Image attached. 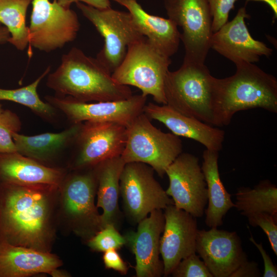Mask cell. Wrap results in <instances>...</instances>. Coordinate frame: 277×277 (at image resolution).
Instances as JSON below:
<instances>
[{
  "label": "cell",
  "instance_id": "obj_33",
  "mask_svg": "<svg viewBox=\"0 0 277 277\" xmlns=\"http://www.w3.org/2000/svg\"><path fill=\"white\" fill-rule=\"evenodd\" d=\"M237 0H207L212 17V31L214 33L228 22L230 11Z\"/></svg>",
  "mask_w": 277,
  "mask_h": 277
},
{
  "label": "cell",
  "instance_id": "obj_6",
  "mask_svg": "<svg viewBox=\"0 0 277 277\" xmlns=\"http://www.w3.org/2000/svg\"><path fill=\"white\" fill-rule=\"evenodd\" d=\"M182 150L179 136L155 127L143 112L127 127L126 144L121 157L125 163L146 164L163 177Z\"/></svg>",
  "mask_w": 277,
  "mask_h": 277
},
{
  "label": "cell",
  "instance_id": "obj_28",
  "mask_svg": "<svg viewBox=\"0 0 277 277\" xmlns=\"http://www.w3.org/2000/svg\"><path fill=\"white\" fill-rule=\"evenodd\" d=\"M32 0H0V23L8 30V42L23 51L29 45V29L26 24L27 9Z\"/></svg>",
  "mask_w": 277,
  "mask_h": 277
},
{
  "label": "cell",
  "instance_id": "obj_11",
  "mask_svg": "<svg viewBox=\"0 0 277 277\" xmlns=\"http://www.w3.org/2000/svg\"><path fill=\"white\" fill-rule=\"evenodd\" d=\"M29 47L48 52L73 41L80 29L76 13L56 0H32Z\"/></svg>",
  "mask_w": 277,
  "mask_h": 277
},
{
  "label": "cell",
  "instance_id": "obj_13",
  "mask_svg": "<svg viewBox=\"0 0 277 277\" xmlns=\"http://www.w3.org/2000/svg\"><path fill=\"white\" fill-rule=\"evenodd\" d=\"M46 102L64 114L71 124L85 122H108L128 127L144 112L147 96L141 94L120 101L82 102L70 97L46 95Z\"/></svg>",
  "mask_w": 277,
  "mask_h": 277
},
{
  "label": "cell",
  "instance_id": "obj_24",
  "mask_svg": "<svg viewBox=\"0 0 277 277\" xmlns=\"http://www.w3.org/2000/svg\"><path fill=\"white\" fill-rule=\"evenodd\" d=\"M126 163L121 156L106 160L95 166L97 187L96 206L103 209L102 228L112 224L118 228L122 214L118 205L120 180Z\"/></svg>",
  "mask_w": 277,
  "mask_h": 277
},
{
  "label": "cell",
  "instance_id": "obj_18",
  "mask_svg": "<svg viewBox=\"0 0 277 277\" xmlns=\"http://www.w3.org/2000/svg\"><path fill=\"white\" fill-rule=\"evenodd\" d=\"M138 224L136 231L124 235L126 245L134 255L136 277H160L164 265L160 259V242L165 217L161 209L152 211Z\"/></svg>",
  "mask_w": 277,
  "mask_h": 277
},
{
  "label": "cell",
  "instance_id": "obj_38",
  "mask_svg": "<svg viewBox=\"0 0 277 277\" xmlns=\"http://www.w3.org/2000/svg\"><path fill=\"white\" fill-rule=\"evenodd\" d=\"M10 36L7 28L0 26V44L8 42Z\"/></svg>",
  "mask_w": 277,
  "mask_h": 277
},
{
  "label": "cell",
  "instance_id": "obj_31",
  "mask_svg": "<svg viewBox=\"0 0 277 277\" xmlns=\"http://www.w3.org/2000/svg\"><path fill=\"white\" fill-rule=\"evenodd\" d=\"M170 275L173 277H213L196 252L181 260Z\"/></svg>",
  "mask_w": 277,
  "mask_h": 277
},
{
  "label": "cell",
  "instance_id": "obj_36",
  "mask_svg": "<svg viewBox=\"0 0 277 277\" xmlns=\"http://www.w3.org/2000/svg\"><path fill=\"white\" fill-rule=\"evenodd\" d=\"M261 273L255 261L247 260L241 264L231 274L230 277H259Z\"/></svg>",
  "mask_w": 277,
  "mask_h": 277
},
{
  "label": "cell",
  "instance_id": "obj_10",
  "mask_svg": "<svg viewBox=\"0 0 277 277\" xmlns=\"http://www.w3.org/2000/svg\"><path fill=\"white\" fill-rule=\"evenodd\" d=\"M127 138V127L108 122L82 123L75 141L68 168L78 170L94 167L121 156Z\"/></svg>",
  "mask_w": 277,
  "mask_h": 277
},
{
  "label": "cell",
  "instance_id": "obj_3",
  "mask_svg": "<svg viewBox=\"0 0 277 277\" xmlns=\"http://www.w3.org/2000/svg\"><path fill=\"white\" fill-rule=\"evenodd\" d=\"M235 73L214 81V126L228 125L238 112L260 108L277 113V80L256 65H235Z\"/></svg>",
  "mask_w": 277,
  "mask_h": 277
},
{
  "label": "cell",
  "instance_id": "obj_19",
  "mask_svg": "<svg viewBox=\"0 0 277 277\" xmlns=\"http://www.w3.org/2000/svg\"><path fill=\"white\" fill-rule=\"evenodd\" d=\"M144 113L151 120L163 123L172 133L193 140L206 149L219 152L222 148L225 132L194 117L183 115L167 105L149 102Z\"/></svg>",
  "mask_w": 277,
  "mask_h": 277
},
{
  "label": "cell",
  "instance_id": "obj_29",
  "mask_svg": "<svg viewBox=\"0 0 277 277\" xmlns=\"http://www.w3.org/2000/svg\"><path fill=\"white\" fill-rule=\"evenodd\" d=\"M21 127L19 116L10 110L3 109L0 113V153L17 152L12 134L18 133Z\"/></svg>",
  "mask_w": 277,
  "mask_h": 277
},
{
  "label": "cell",
  "instance_id": "obj_12",
  "mask_svg": "<svg viewBox=\"0 0 277 277\" xmlns=\"http://www.w3.org/2000/svg\"><path fill=\"white\" fill-rule=\"evenodd\" d=\"M164 6L168 18L182 28L183 61L205 64L213 33L207 0H165Z\"/></svg>",
  "mask_w": 277,
  "mask_h": 277
},
{
  "label": "cell",
  "instance_id": "obj_23",
  "mask_svg": "<svg viewBox=\"0 0 277 277\" xmlns=\"http://www.w3.org/2000/svg\"><path fill=\"white\" fill-rule=\"evenodd\" d=\"M113 1L128 10L140 32L161 53L170 57L177 51L181 33L172 20L148 13L136 0Z\"/></svg>",
  "mask_w": 277,
  "mask_h": 277
},
{
  "label": "cell",
  "instance_id": "obj_20",
  "mask_svg": "<svg viewBox=\"0 0 277 277\" xmlns=\"http://www.w3.org/2000/svg\"><path fill=\"white\" fill-rule=\"evenodd\" d=\"M61 260L50 252L11 244L0 240V277H27L46 273L60 276Z\"/></svg>",
  "mask_w": 277,
  "mask_h": 277
},
{
  "label": "cell",
  "instance_id": "obj_16",
  "mask_svg": "<svg viewBox=\"0 0 277 277\" xmlns=\"http://www.w3.org/2000/svg\"><path fill=\"white\" fill-rule=\"evenodd\" d=\"M195 252L213 277H230L241 264L248 260L236 232L217 228L199 230Z\"/></svg>",
  "mask_w": 277,
  "mask_h": 277
},
{
  "label": "cell",
  "instance_id": "obj_15",
  "mask_svg": "<svg viewBox=\"0 0 277 277\" xmlns=\"http://www.w3.org/2000/svg\"><path fill=\"white\" fill-rule=\"evenodd\" d=\"M165 224L160 242L165 276L172 271L183 259L195 253L199 231L196 218L188 212L168 206L164 212Z\"/></svg>",
  "mask_w": 277,
  "mask_h": 277
},
{
  "label": "cell",
  "instance_id": "obj_21",
  "mask_svg": "<svg viewBox=\"0 0 277 277\" xmlns=\"http://www.w3.org/2000/svg\"><path fill=\"white\" fill-rule=\"evenodd\" d=\"M82 123L71 124L60 132H46L33 136L13 133L18 153L44 165L51 164L71 152Z\"/></svg>",
  "mask_w": 277,
  "mask_h": 277
},
{
  "label": "cell",
  "instance_id": "obj_37",
  "mask_svg": "<svg viewBox=\"0 0 277 277\" xmlns=\"http://www.w3.org/2000/svg\"><path fill=\"white\" fill-rule=\"evenodd\" d=\"M61 6L65 7H70V5L75 3L81 2L86 5L98 9H106L111 7L109 0H56Z\"/></svg>",
  "mask_w": 277,
  "mask_h": 277
},
{
  "label": "cell",
  "instance_id": "obj_39",
  "mask_svg": "<svg viewBox=\"0 0 277 277\" xmlns=\"http://www.w3.org/2000/svg\"><path fill=\"white\" fill-rule=\"evenodd\" d=\"M248 1H261L267 4L272 10L274 18L277 17V0H246Z\"/></svg>",
  "mask_w": 277,
  "mask_h": 277
},
{
  "label": "cell",
  "instance_id": "obj_27",
  "mask_svg": "<svg viewBox=\"0 0 277 277\" xmlns=\"http://www.w3.org/2000/svg\"><path fill=\"white\" fill-rule=\"evenodd\" d=\"M50 71L48 67L33 82L25 87L14 89L0 88V101L17 103L29 108L35 114L52 124L57 123L60 112L39 97L37 89L41 81Z\"/></svg>",
  "mask_w": 277,
  "mask_h": 277
},
{
  "label": "cell",
  "instance_id": "obj_9",
  "mask_svg": "<svg viewBox=\"0 0 277 277\" xmlns=\"http://www.w3.org/2000/svg\"><path fill=\"white\" fill-rule=\"evenodd\" d=\"M154 170L141 162L126 163L120 180V195L125 214L134 224L152 211L165 209L173 204L154 177Z\"/></svg>",
  "mask_w": 277,
  "mask_h": 277
},
{
  "label": "cell",
  "instance_id": "obj_30",
  "mask_svg": "<svg viewBox=\"0 0 277 277\" xmlns=\"http://www.w3.org/2000/svg\"><path fill=\"white\" fill-rule=\"evenodd\" d=\"M88 246L92 250L105 252L108 250L119 249L125 245L124 235L112 224H108L88 240Z\"/></svg>",
  "mask_w": 277,
  "mask_h": 277
},
{
  "label": "cell",
  "instance_id": "obj_2",
  "mask_svg": "<svg viewBox=\"0 0 277 277\" xmlns=\"http://www.w3.org/2000/svg\"><path fill=\"white\" fill-rule=\"evenodd\" d=\"M112 73L96 57L72 48L63 55L57 68L48 74L47 86L55 95L82 102L115 101L133 94L128 86L116 83Z\"/></svg>",
  "mask_w": 277,
  "mask_h": 277
},
{
  "label": "cell",
  "instance_id": "obj_5",
  "mask_svg": "<svg viewBox=\"0 0 277 277\" xmlns=\"http://www.w3.org/2000/svg\"><path fill=\"white\" fill-rule=\"evenodd\" d=\"M171 61L145 37L128 48L122 63L112 73L117 84L138 88L158 104L166 105L165 82Z\"/></svg>",
  "mask_w": 277,
  "mask_h": 277
},
{
  "label": "cell",
  "instance_id": "obj_22",
  "mask_svg": "<svg viewBox=\"0 0 277 277\" xmlns=\"http://www.w3.org/2000/svg\"><path fill=\"white\" fill-rule=\"evenodd\" d=\"M67 174L64 168L44 165L17 152L0 153V184L60 187Z\"/></svg>",
  "mask_w": 277,
  "mask_h": 277
},
{
  "label": "cell",
  "instance_id": "obj_25",
  "mask_svg": "<svg viewBox=\"0 0 277 277\" xmlns=\"http://www.w3.org/2000/svg\"><path fill=\"white\" fill-rule=\"evenodd\" d=\"M201 169L207 185L208 206L205 209V223L210 228L223 225V219L235 204L231 194L225 188L220 176L219 152L205 149L203 153Z\"/></svg>",
  "mask_w": 277,
  "mask_h": 277
},
{
  "label": "cell",
  "instance_id": "obj_34",
  "mask_svg": "<svg viewBox=\"0 0 277 277\" xmlns=\"http://www.w3.org/2000/svg\"><path fill=\"white\" fill-rule=\"evenodd\" d=\"M103 261L106 268L113 269L122 275L127 274L128 266L116 249H112L104 252Z\"/></svg>",
  "mask_w": 277,
  "mask_h": 277
},
{
  "label": "cell",
  "instance_id": "obj_7",
  "mask_svg": "<svg viewBox=\"0 0 277 277\" xmlns=\"http://www.w3.org/2000/svg\"><path fill=\"white\" fill-rule=\"evenodd\" d=\"M77 7L103 37L104 44L96 58L112 73L120 65L128 47L145 37L128 12L98 9L78 2Z\"/></svg>",
  "mask_w": 277,
  "mask_h": 277
},
{
  "label": "cell",
  "instance_id": "obj_1",
  "mask_svg": "<svg viewBox=\"0 0 277 277\" xmlns=\"http://www.w3.org/2000/svg\"><path fill=\"white\" fill-rule=\"evenodd\" d=\"M60 187L0 184V240L50 252L52 213Z\"/></svg>",
  "mask_w": 277,
  "mask_h": 277
},
{
  "label": "cell",
  "instance_id": "obj_40",
  "mask_svg": "<svg viewBox=\"0 0 277 277\" xmlns=\"http://www.w3.org/2000/svg\"><path fill=\"white\" fill-rule=\"evenodd\" d=\"M3 110V107H2V104L0 103V113H1V112Z\"/></svg>",
  "mask_w": 277,
  "mask_h": 277
},
{
  "label": "cell",
  "instance_id": "obj_8",
  "mask_svg": "<svg viewBox=\"0 0 277 277\" xmlns=\"http://www.w3.org/2000/svg\"><path fill=\"white\" fill-rule=\"evenodd\" d=\"M72 171L60 186L62 206L74 232L88 240L102 229L101 214L95 204V169Z\"/></svg>",
  "mask_w": 277,
  "mask_h": 277
},
{
  "label": "cell",
  "instance_id": "obj_35",
  "mask_svg": "<svg viewBox=\"0 0 277 277\" xmlns=\"http://www.w3.org/2000/svg\"><path fill=\"white\" fill-rule=\"evenodd\" d=\"M250 241L254 245L261 253L264 261V270L263 274V277H276L277 268L274 265L266 251L263 247L261 243H258L253 239L252 235L249 238Z\"/></svg>",
  "mask_w": 277,
  "mask_h": 277
},
{
  "label": "cell",
  "instance_id": "obj_41",
  "mask_svg": "<svg viewBox=\"0 0 277 277\" xmlns=\"http://www.w3.org/2000/svg\"><path fill=\"white\" fill-rule=\"evenodd\" d=\"M1 26V25H0Z\"/></svg>",
  "mask_w": 277,
  "mask_h": 277
},
{
  "label": "cell",
  "instance_id": "obj_17",
  "mask_svg": "<svg viewBox=\"0 0 277 277\" xmlns=\"http://www.w3.org/2000/svg\"><path fill=\"white\" fill-rule=\"evenodd\" d=\"M250 18L245 7L240 8L235 17L212 33L210 48L235 65L253 63L262 56L269 57L273 50L251 35L245 19Z\"/></svg>",
  "mask_w": 277,
  "mask_h": 277
},
{
  "label": "cell",
  "instance_id": "obj_14",
  "mask_svg": "<svg viewBox=\"0 0 277 277\" xmlns=\"http://www.w3.org/2000/svg\"><path fill=\"white\" fill-rule=\"evenodd\" d=\"M166 174L169 184L165 191L172 197L174 205L195 218L203 216L208 193L199 158L189 153H181L168 167Z\"/></svg>",
  "mask_w": 277,
  "mask_h": 277
},
{
  "label": "cell",
  "instance_id": "obj_4",
  "mask_svg": "<svg viewBox=\"0 0 277 277\" xmlns=\"http://www.w3.org/2000/svg\"><path fill=\"white\" fill-rule=\"evenodd\" d=\"M205 64L183 61L168 72L164 92L168 106L179 113L214 126V81Z\"/></svg>",
  "mask_w": 277,
  "mask_h": 277
},
{
  "label": "cell",
  "instance_id": "obj_32",
  "mask_svg": "<svg viewBox=\"0 0 277 277\" xmlns=\"http://www.w3.org/2000/svg\"><path fill=\"white\" fill-rule=\"evenodd\" d=\"M247 217L251 226L260 227L264 231L274 253L277 255V216L266 212H259Z\"/></svg>",
  "mask_w": 277,
  "mask_h": 277
},
{
  "label": "cell",
  "instance_id": "obj_26",
  "mask_svg": "<svg viewBox=\"0 0 277 277\" xmlns=\"http://www.w3.org/2000/svg\"><path fill=\"white\" fill-rule=\"evenodd\" d=\"M234 203L242 215L266 212L277 216V188L269 180H263L253 188L237 189Z\"/></svg>",
  "mask_w": 277,
  "mask_h": 277
}]
</instances>
